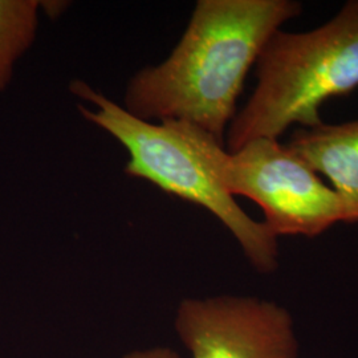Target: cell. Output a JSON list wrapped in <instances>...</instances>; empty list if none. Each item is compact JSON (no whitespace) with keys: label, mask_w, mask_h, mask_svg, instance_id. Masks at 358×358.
Masks as SVG:
<instances>
[{"label":"cell","mask_w":358,"mask_h":358,"mask_svg":"<svg viewBox=\"0 0 358 358\" xmlns=\"http://www.w3.org/2000/svg\"><path fill=\"white\" fill-rule=\"evenodd\" d=\"M174 329L192 358H299L300 353L291 312L254 296L185 299Z\"/></svg>","instance_id":"obj_5"},{"label":"cell","mask_w":358,"mask_h":358,"mask_svg":"<svg viewBox=\"0 0 358 358\" xmlns=\"http://www.w3.org/2000/svg\"><path fill=\"white\" fill-rule=\"evenodd\" d=\"M287 146L331 180L345 203L348 223H358V120L296 129Z\"/></svg>","instance_id":"obj_6"},{"label":"cell","mask_w":358,"mask_h":358,"mask_svg":"<svg viewBox=\"0 0 358 358\" xmlns=\"http://www.w3.org/2000/svg\"><path fill=\"white\" fill-rule=\"evenodd\" d=\"M69 90L90 105L78 103L81 115L125 148L128 176L145 179L162 192L206 208L230 231L259 273L278 269V238L264 222L244 211L211 170L207 148L214 136L187 122L140 120L81 80L73 81Z\"/></svg>","instance_id":"obj_2"},{"label":"cell","mask_w":358,"mask_h":358,"mask_svg":"<svg viewBox=\"0 0 358 358\" xmlns=\"http://www.w3.org/2000/svg\"><path fill=\"white\" fill-rule=\"evenodd\" d=\"M301 13L296 0H199L169 57L129 80L124 108L143 121L192 124L224 143L250 69Z\"/></svg>","instance_id":"obj_1"},{"label":"cell","mask_w":358,"mask_h":358,"mask_svg":"<svg viewBox=\"0 0 358 358\" xmlns=\"http://www.w3.org/2000/svg\"><path fill=\"white\" fill-rule=\"evenodd\" d=\"M68 4L66 1H40V8L48 16H60L68 8Z\"/></svg>","instance_id":"obj_9"},{"label":"cell","mask_w":358,"mask_h":358,"mask_svg":"<svg viewBox=\"0 0 358 358\" xmlns=\"http://www.w3.org/2000/svg\"><path fill=\"white\" fill-rule=\"evenodd\" d=\"M122 358H180L176 350L169 346H152L131 350Z\"/></svg>","instance_id":"obj_8"},{"label":"cell","mask_w":358,"mask_h":358,"mask_svg":"<svg viewBox=\"0 0 358 358\" xmlns=\"http://www.w3.org/2000/svg\"><path fill=\"white\" fill-rule=\"evenodd\" d=\"M207 157L223 189L234 198L254 201L278 239L282 235L315 238L336 223H348L340 195L279 140L257 138L227 152L223 142L213 138Z\"/></svg>","instance_id":"obj_4"},{"label":"cell","mask_w":358,"mask_h":358,"mask_svg":"<svg viewBox=\"0 0 358 358\" xmlns=\"http://www.w3.org/2000/svg\"><path fill=\"white\" fill-rule=\"evenodd\" d=\"M254 93L227 130V152L322 124L321 106L358 88V0L308 32L273 34L256 63Z\"/></svg>","instance_id":"obj_3"},{"label":"cell","mask_w":358,"mask_h":358,"mask_svg":"<svg viewBox=\"0 0 358 358\" xmlns=\"http://www.w3.org/2000/svg\"><path fill=\"white\" fill-rule=\"evenodd\" d=\"M40 11L38 0H0V92L8 88L16 63L36 38Z\"/></svg>","instance_id":"obj_7"}]
</instances>
